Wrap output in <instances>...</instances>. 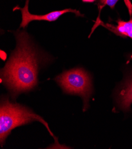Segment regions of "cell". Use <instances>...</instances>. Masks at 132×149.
Here are the masks:
<instances>
[{
    "label": "cell",
    "mask_w": 132,
    "mask_h": 149,
    "mask_svg": "<svg viewBox=\"0 0 132 149\" xmlns=\"http://www.w3.org/2000/svg\"><path fill=\"white\" fill-rule=\"evenodd\" d=\"M15 36L16 49L1 70V83L8 88L12 97L36 86L37 70L41 61V57L28 33L17 31Z\"/></svg>",
    "instance_id": "1"
},
{
    "label": "cell",
    "mask_w": 132,
    "mask_h": 149,
    "mask_svg": "<svg viewBox=\"0 0 132 149\" xmlns=\"http://www.w3.org/2000/svg\"><path fill=\"white\" fill-rule=\"evenodd\" d=\"M33 121L41 123L46 128L50 135L53 136L48 123L39 115L19 104L12 103L8 99L1 100L0 107V142L3 146L11 131L20 125Z\"/></svg>",
    "instance_id": "2"
},
{
    "label": "cell",
    "mask_w": 132,
    "mask_h": 149,
    "mask_svg": "<svg viewBox=\"0 0 132 149\" xmlns=\"http://www.w3.org/2000/svg\"><path fill=\"white\" fill-rule=\"evenodd\" d=\"M65 93L77 95L84 100V111L88 108L89 99L93 93L91 77L81 68L64 71L55 79Z\"/></svg>",
    "instance_id": "3"
},
{
    "label": "cell",
    "mask_w": 132,
    "mask_h": 149,
    "mask_svg": "<svg viewBox=\"0 0 132 149\" xmlns=\"http://www.w3.org/2000/svg\"><path fill=\"white\" fill-rule=\"evenodd\" d=\"M28 3L29 0H26V4L24 8H20L19 6H17L16 8H14V10H19L21 11L22 14V21L20 26V28H25L28 26V23L32 21H41L45 20L48 22H54L57 20L59 17L64 14L66 13H74L76 14L77 16L83 17L84 15L81 14L80 12L78 10L71 9V8H66L62 10L59 11H54L50 13H49L46 14L44 15H36L32 14L28 11Z\"/></svg>",
    "instance_id": "4"
},
{
    "label": "cell",
    "mask_w": 132,
    "mask_h": 149,
    "mask_svg": "<svg viewBox=\"0 0 132 149\" xmlns=\"http://www.w3.org/2000/svg\"><path fill=\"white\" fill-rule=\"evenodd\" d=\"M116 101L119 108L129 112L132 104V76L129 77L119 90Z\"/></svg>",
    "instance_id": "5"
},
{
    "label": "cell",
    "mask_w": 132,
    "mask_h": 149,
    "mask_svg": "<svg viewBox=\"0 0 132 149\" xmlns=\"http://www.w3.org/2000/svg\"><path fill=\"white\" fill-rule=\"evenodd\" d=\"M115 22H117L116 24L104 23L102 22H100V24L117 36L124 38H130L132 39V17L130 16V20L127 22L121 19L117 20Z\"/></svg>",
    "instance_id": "6"
},
{
    "label": "cell",
    "mask_w": 132,
    "mask_h": 149,
    "mask_svg": "<svg viewBox=\"0 0 132 149\" xmlns=\"http://www.w3.org/2000/svg\"><path fill=\"white\" fill-rule=\"evenodd\" d=\"M119 0H97V4L101 10L106 6H109L111 9H114L115 4Z\"/></svg>",
    "instance_id": "7"
},
{
    "label": "cell",
    "mask_w": 132,
    "mask_h": 149,
    "mask_svg": "<svg viewBox=\"0 0 132 149\" xmlns=\"http://www.w3.org/2000/svg\"><path fill=\"white\" fill-rule=\"evenodd\" d=\"M82 2L84 3H94V1H95L96 0H82Z\"/></svg>",
    "instance_id": "8"
}]
</instances>
